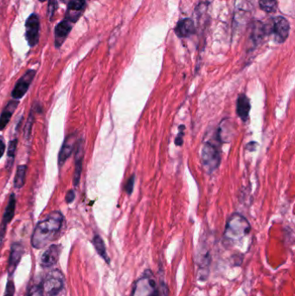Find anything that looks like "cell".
I'll list each match as a JSON object with an SVG mask.
<instances>
[{"mask_svg": "<svg viewBox=\"0 0 295 296\" xmlns=\"http://www.w3.org/2000/svg\"><path fill=\"white\" fill-rule=\"evenodd\" d=\"M75 199V192L74 190H69L68 192H67V194H66V198H65V200H66V202L68 203V204H71Z\"/></svg>", "mask_w": 295, "mask_h": 296, "instance_id": "f546056e", "label": "cell"}, {"mask_svg": "<svg viewBox=\"0 0 295 296\" xmlns=\"http://www.w3.org/2000/svg\"><path fill=\"white\" fill-rule=\"evenodd\" d=\"M39 1H40V2H44L46 0H39Z\"/></svg>", "mask_w": 295, "mask_h": 296, "instance_id": "1f68e13d", "label": "cell"}, {"mask_svg": "<svg viewBox=\"0 0 295 296\" xmlns=\"http://www.w3.org/2000/svg\"><path fill=\"white\" fill-rule=\"evenodd\" d=\"M23 248L22 244L19 243H15L11 245L10 257L8 261V267H7V271L10 277H11L15 272L17 265L19 264L21 258L23 257Z\"/></svg>", "mask_w": 295, "mask_h": 296, "instance_id": "8fae6325", "label": "cell"}, {"mask_svg": "<svg viewBox=\"0 0 295 296\" xmlns=\"http://www.w3.org/2000/svg\"><path fill=\"white\" fill-rule=\"evenodd\" d=\"M17 105H18V101L12 100L6 105L5 108H3V112L0 115V130H3L4 127H6L7 124L9 123Z\"/></svg>", "mask_w": 295, "mask_h": 296, "instance_id": "ac0fdd59", "label": "cell"}, {"mask_svg": "<svg viewBox=\"0 0 295 296\" xmlns=\"http://www.w3.org/2000/svg\"><path fill=\"white\" fill-rule=\"evenodd\" d=\"M168 288L166 286V283L162 282L159 288V296H168Z\"/></svg>", "mask_w": 295, "mask_h": 296, "instance_id": "f1b7e54d", "label": "cell"}, {"mask_svg": "<svg viewBox=\"0 0 295 296\" xmlns=\"http://www.w3.org/2000/svg\"><path fill=\"white\" fill-rule=\"evenodd\" d=\"M56 6H57V0H49V8H48V16L49 19H52V17L54 16Z\"/></svg>", "mask_w": 295, "mask_h": 296, "instance_id": "d4e9b609", "label": "cell"}, {"mask_svg": "<svg viewBox=\"0 0 295 296\" xmlns=\"http://www.w3.org/2000/svg\"><path fill=\"white\" fill-rule=\"evenodd\" d=\"M92 242H93V244H94V248H95V250L97 251L99 256L102 257L104 261L107 264H109L110 263V259H109V257L107 256V250H106V246H105V244H104L102 238L99 235H95Z\"/></svg>", "mask_w": 295, "mask_h": 296, "instance_id": "d6986e66", "label": "cell"}, {"mask_svg": "<svg viewBox=\"0 0 295 296\" xmlns=\"http://www.w3.org/2000/svg\"><path fill=\"white\" fill-rule=\"evenodd\" d=\"M41 284L43 296H55L63 288L64 277L60 270H53L47 275Z\"/></svg>", "mask_w": 295, "mask_h": 296, "instance_id": "5b68a950", "label": "cell"}, {"mask_svg": "<svg viewBox=\"0 0 295 296\" xmlns=\"http://www.w3.org/2000/svg\"><path fill=\"white\" fill-rule=\"evenodd\" d=\"M219 141H221V138L218 133L217 140L206 141L202 147V162L208 173H214L220 166L221 153Z\"/></svg>", "mask_w": 295, "mask_h": 296, "instance_id": "3957f363", "label": "cell"}, {"mask_svg": "<svg viewBox=\"0 0 295 296\" xmlns=\"http://www.w3.org/2000/svg\"><path fill=\"white\" fill-rule=\"evenodd\" d=\"M33 122H34V115H33V112L31 111L29 114V117L27 121L25 127V136L28 138L30 135V132H31V128H32Z\"/></svg>", "mask_w": 295, "mask_h": 296, "instance_id": "cb8c5ba5", "label": "cell"}, {"mask_svg": "<svg viewBox=\"0 0 295 296\" xmlns=\"http://www.w3.org/2000/svg\"><path fill=\"white\" fill-rule=\"evenodd\" d=\"M185 127L184 125H181L179 127V134H178V136H177L175 140L176 145L179 146V147L183 145V137H184V134H185Z\"/></svg>", "mask_w": 295, "mask_h": 296, "instance_id": "4316f807", "label": "cell"}, {"mask_svg": "<svg viewBox=\"0 0 295 296\" xmlns=\"http://www.w3.org/2000/svg\"><path fill=\"white\" fill-rule=\"evenodd\" d=\"M16 203V196L14 193H11L10 198H9V201L7 204L5 211L3 212V219H2V223L0 225V247L3 244V238H4L5 232H6L7 225L10 224V222L12 220L13 217L15 215Z\"/></svg>", "mask_w": 295, "mask_h": 296, "instance_id": "9c48e42d", "label": "cell"}, {"mask_svg": "<svg viewBox=\"0 0 295 296\" xmlns=\"http://www.w3.org/2000/svg\"><path fill=\"white\" fill-rule=\"evenodd\" d=\"M4 151H5V144H4L3 138L0 137V159L3 156Z\"/></svg>", "mask_w": 295, "mask_h": 296, "instance_id": "4dcf8cb0", "label": "cell"}, {"mask_svg": "<svg viewBox=\"0 0 295 296\" xmlns=\"http://www.w3.org/2000/svg\"><path fill=\"white\" fill-rule=\"evenodd\" d=\"M16 147H17V140H10L8 145V158H9V163L12 164V160L15 158V153H16Z\"/></svg>", "mask_w": 295, "mask_h": 296, "instance_id": "7402d4cb", "label": "cell"}, {"mask_svg": "<svg viewBox=\"0 0 295 296\" xmlns=\"http://www.w3.org/2000/svg\"><path fill=\"white\" fill-rule=\"evenodd\" d=\"M64 218L60 212H53L45 219L39 222L31 237L33 248L40 250L55 240L62 229Z\"/></svg>", "mask_w": 295, "mask_h": 296, "instance_id": "6da1fadb", "label": "cell"}, {"mask_svg": "<svg viewBox=\"0 0 295 296\" xmlns=\"http://www.w3.org/2000/svg\"><path fill=\"white\" fill-rule=\"evenodd\" d=\"M26 173H27V166L20 165L17 166L16 176L14 179V187L16 189H21L24 186L25 183Z\"/></svg>", "mask_w": 295, "mask_h": 296, "instance_id": "ffe728a7", "label": "cell"}, {"mask_svg": "<svg viewBox=\"0 0 295 296\" xmlns=\"http://www.w3.org/2000/svg\"><path fill=\"white\" fill-rule=\"evenodd\" d=\"M39 23L38 16L36 14H31L26 20L25 36L26 39L30 47H34L38 43L39 41Z\"/></svg>", "mask_w": 295, "mask_h": 296, "instance_id": "ba28073f", "label": "cell"}, {"mask_svg": "<svg viewBox=\"0 0 295 296\" xmlns=\"http://www.w3.org/2000/svg\"><path fill=\"white\" fill-rule=\"evenodd\" d=\"M132 296H159V289L151 270H146L142 277L135 282Z\"/></svg>", "mask_w": 295, "mask_h": 296, "instance_id": "277c9868", "label": "cell"}, {"mask_svg": "<svg viewBox=\"0 0 295 296\" xmlns=\"http://www.w3.org/2000/svg\"><path fill=\"white\" fill-rule=\"evenodd\" d=\"M259 5L263 11L272 13L277 9V0H259Z\"/></svg>", "mask_w": 295, "mask_h": 296, "instance_id": "44dd1931", "label": "cell"}, {"mask_svg": "<svg viewBox=\"0 0 295 296\" xmlns=\"http://www.w3.org/2000/svg\"><path fill=\"white\" fill-rule=\"evenodd\" d=\"M86 0H70L67 10V19L69 22H76L84 10Z\"/></svg>", "mask_w": 295, "mask_h": 296, "instance_id": "2e32d148", "label": "cell"}, {"mask_svg": "<svg viewBox=\"0 0 295 296\" xmlns=\"http://www.w3.org/2000/svg\"><path fill=\"white\" fill-rule=\"evenodd\" d=\"M270 31H272L274 34L276 42L283 43L288 39L289 36L290 24L289 21L284 16H279L274 17Z\"/></svg>", "mask_w": 295, "mask_h": 296, "instance_id": "8992f818", "label": "cell"}, {"mask_svg": "<svg viewBox=\"0 0 295 296\" xmlns=\"http://www.w3.org/2000/svg\"><path fill=\"white\" fill-rule=\"evenodd\" d=\"M71 29V22L66 19L56 25L55 30V43L56 48H60L62 45Z\"/></svg>", "mask_w": 295, "mask_h": 296, "instance_id": "5bb4252c", "label": "cell"}, {"mask_svg": "<svg viewBox=\"0 0 295 296\" xmlns=\"http://www.w3.org/2000/svg\"><path fill=\"white\" fill-rule=\"evenodd\" d=\"M26 296H43L42 284H34L32 286L29 287Z\"/></svg>", "mask_w": 295, "mask_h": 296, "instance_id": "603a6c76", "label": "cell"}, {"mask_svg": "<svg viewBox=\"0 0 295 296\" xmlns=\"http://www.w3.org/2000/svg\"><path fill=\"white\" fill-rule=\"evenodd\" d=\"M250 99L247 97L246 94H242L237 98V115L241 118L242 121H248L250 115Z\"/></svg>", "mask_w": 295, "mask_h": 296, "instance_id": "e0dca14e", "label": "cell"}, {"mask_svg": "<svg viewBox=\"0 0 295 296\" xmlns=\"http://www.w3.org/2000/svg\"><path fill=\"white\" fill-rule=\"evenodd\" d=\"M15 294V286L12 281H9L7 283L6 289H5V292L3 296H14Z\"/></svg>", "mask_w": 295, "mask_h": 296, "instance_id": "83f0119b", "label": "cell"}, {"mask_svg": "<svg viewBox=\"0 0 295 296\" xmlns=\"http://www.w3.org/2000/svg\"><path fill=\"white\" fill-rule=\"evenodd\" d=\"M84 158V143L83 140H80L76 143V152L75 158V171L73 177V184L75 187H77L81 179V172H82V161Z\"/></svg>", "mask_w": 295, "mask_h": 296, "instance_id": "30bf717a", "label": "cell"}, {"mask_svg": "<svg viewBox=\"0 0 295 296\" xmlns=\"http://www.w3.org/2000/svg\"><path fill=\"white\" fill-rule=\"evenodd\" d=\"M61 1H62V2H67L68 0H61Z\"/></svg>", "mask_w": 295, "mask_h": 296, "instance_id": "d6a6232c", "label": "cell"}, {"mask_svg": "<svg viewBox=\"0 0 295 296\" xmlns=\"http://www.w3.org/2000/svg\"><path fill=\"white\" fill-rule=\"evenodd\" d=\"M134 182H135V176L132 175V177L128 179L127 185L125 186V190L128 195H131L134 187Z\"/></svg>", "mask_w": 295, "mask_h": 296, "instance_id": "484cf974", "label": "cell"}, {"mask_svg": "<svg viewBox=\"0 0 295 296\" xmlns=\"http://www.w3.org/2000/svg\"><path fill=\"white\" fill-rule=\"evenodd\" d=\"M77 143V139L75 134H71L65 139L64 142L62 144V148L60 150L58 156V165L60 167L64 165L66 160H68L69 156L73 153V150L75 148Z\"/></svg>", "mask_w": 295, "mask_h": 296, "instance_id": "4fadbf2b", "label": "cell"}, {"mask_svg": "<svg viewBox=\"0 0 295 296\" xmlns=\"http://www.w3.org/2000/svg\"><path fill=\"white\" fill-rule=\"evenodd\" d=\"M175 33L180 38H185L193 35L196 32V27L193 20L191 18L181 19L177 23L175 27Z\"/></svg>", "mask_w": 295, "mask_h": 296, "instance_id": "9a60e30c", "label": "cell"}, {"mask_svg": "<svg viewBox=\"0 0 295 296\" xmlns=\"http://www.w3.org/2000/svg\"><path fill=\"white\" fill-rule=\"evenodd\" d=\"M61 253V246L53 244L45 251L41 257V265L43 268L53 267L57 264Z\"/></svg>", "mask_w": 295, "mask_h": 296, "instance_id": "7c38bea8", "label": "cell"}, {"mask_svg": "<svg viewBox=\"0 0 295 296\" xmlns=\"http://www.w3.org/2000/svg\"><path fill=\"white\" fill-rule=\"evenodd\" d=\"M251 226L246 218L239 213H234L228 219L224 230V241L228 244H236L242 241L245 237L250 234Z\"/></svg>", "mask_w": 295, "mask_h": 296, "instance_id": "7a4b0ae2", "label": "cell"}, {"mask_svg": "<svg viewBox=\"0 0 295 296\" xmlns=\"http://www.w3.org/2000/svg\"><path fill=\"white\" fill-rule=\"evenodd\" d=\"M35 75H36L35 70H33V69L28 70L18 81H16L15 87H14L12 92H11V96H12L13 100L18 101L21 98L24 96V94L28 91L29 86L31 84Z\"/></svg>", "mask_w": 295, "mask_h": 296, "instance_id": "52a82bcc", "label": "cell"}]
</instances>
